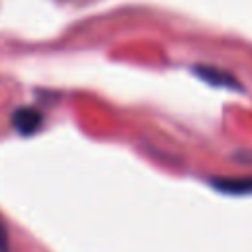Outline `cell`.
Instances as JSON below:
<instances>
[{"instance_id": "1", "label": "cell", "mask_w": 252, "mask_h": 252, "mask_svg": "<svg viewBox=\"0 0 252 252\" xmlns=\"http://www.w3.org/2000/svg\"><path fill=\"white\" fill-rule=\"evenodd\" d=\"M12 122H14V128L28 136V134H33L39 124H41V114L35 110V108H18L12 116Z\"/></svg>"}, {"instance_id": "2", "label": "cell", "mask_w": 252, "mask_h": 252, "mask_svg": "<svg viewBox=\"0 0 252 252\" xmlns=\"http://www.w3.org/2000/svg\"><path fill=\"white\" fill-rule=\"evenodd\" d=\"M195 73H197L203 81H207V83H211V85H217V87H236L234 81H232V77H230L228 73L219 71V69H213V67H197Z\"/></svg>"}, {"instance_id": "3", "label": "cell", "mask_w": 252, "mask_h": 252, "mask_svg": "<svg viewBox=\"0 0 252 252\" xmlns=\"http://www.w3.org/2000/svg\"><path fill=\"white\" fill-rule=\"evenodd\" d=\"M0 252H10V240H8V230L0 219Z\"/></svg>"}]
</instances>
